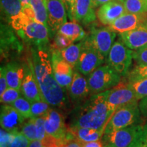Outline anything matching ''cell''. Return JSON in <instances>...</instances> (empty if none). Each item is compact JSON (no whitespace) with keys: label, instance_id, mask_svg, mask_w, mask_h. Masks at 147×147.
Listing matches in <instances>:
<instances>
[{"label":"cell","instance_id":"cell-19","mask_svg":"<svg viewBox=\"0 0 147 147\" xmlns=\"http://www.w3.org/2000/svg\"><path fill=\"white\" fill-rule=\"evenodd\" d=\"M67 92L71 100L76 103L82 102L91 95L87 79L76 69L74 72L72 81Z\"/></svg>","mask_w":147,"mask_h":147},{"label":"cell","instance_id":"cell-9","mask_svg":"<svg viewBox=\"0 0 147 147\" xmlns=\"http://www.w3.org/2000/svg\"><path fill=\"white\" fill-rule=\"evenodd\" d=\"M104 93L109 108L113 113L122 106L139 101L128 82H120L112 89L104 91Z\"/></svg>","mask_w":147,"mask_h":147},{"label":"cell","instance_id":"cell-48","mask_svg":"<svg viewBox=\"0 0 147 147\" xmlns=\"http://www.w3.org/2000/svg\"><path fill=\"white\" fill-rule=\"evenodd\" d=\"M20 1H21V3L22 5H23V6L28 5L29 4V3H30V0H20Z\"/></svg>","mask_w":147,"mask_h":147},{"label":"cell","instance_id":"cell-25","mask_svg":"<svg viewBox=\"0 0 147 147\" xmlns=\"http://www.w3.org/2000/svg\"><path fill=\"white\" fill-rule=\"evenodd\" d=\"M1 18L3 23L10 25L12 18L17 16L23 8L20 0H1Z\"/></svg>","mask_w":147,"mask_h":147},{"label":"cell","instance_id":"cell-47","mask_svg":"<svg viewBox=\"0 0 147 147\" xmlns=\"http://www.w3.org/2000/svg\"><path fill=\"white\" fill-rule=\"evenodd\" d=\"M28 147H44L42 140H35L30 141Z\"/></svg>","mask_w":147,"mask_h":147},{"label":"cell","instance_id":"cell-30","mask_svg":"<svg viewBox=\"0 0 147 147\" xmlns=\"http://www.w3.org/2000/svg\"><path fill=\"white\" fill-rule=\"evenodd\" d=\"M26 119L32 118V104L25 97H20L11 104Z\"/></svg>","mask_w":147,"mask_h":147},{"label":"cell","instance_id":"cell-21","mask_svg":"<svg viewBox=\"0 0 147 147\" xmlns=\"http://www.w3.org/2000/svg\"><path fill=\"white\" fill-rule=\"evenodd\" d=\"M97 15L91 0H77L74 21L83 26H88L96 21Z\"/></svg>","mask_w":147,"mask_h":147},{"label":"cell","instance_id":"cell-31","mask_svg":"<svg viewBox=\"0 0 147 147\" xmlns=\"http://www.w3.org/2000/svg\"><path fill=\"white\" fill-rule=\"evenodd\" d=\"M71 44H73V42L67 37L57 32L54 36L52 44L50 45V49L51 51H61Z\"/></svg>","mask_w":147,"mask_h":147},{"label":"cell","instance_id":"cell-50","mask_svg":"<svg viewBox=\"0 0 147 147\" xmlns=\"http://www.w3.org/2000/svg\"><path fill=\"white\" fill-rule=\"evenodd\" d=\"M53 147H59V146H53Z\"/></svg>","mask_w":147,"mask_h":147},{"label":"cell","instance_id":"cell-12","mask_svg":"<svg viewBox=\"0 0 147 147\" xmlns=\"http://www.w3.org/2000/svg\"><path fill=\"white\" fill-rule=\"evenodd\" d=\"M51 53L55 78L61 87L67 91L72 81L73 67L62 58L60 51H51Z\"/></svg>","mask_w":147,"mask_h":147},{"label":"cell","instance_id":"cell-13","mask_svg":"<svg viewBox=\"0 0 147 147\" xmlns=\"http://www.w3.org/2000/svg\"><path fill=\"white\" fill-rule=\"evenodd\" d=\"M48 27L51 38L67 22V12L62 0H47Z\"/></svg>","mask_w":147,"mask_h":147},{"label":"cell","instance_id":"cell-32","mask_svg":"<svg viewBox=\"0 0 147 147\" xmlns=\"http://www.w3.org/2000/svg\"><path fill=\"white\" fill-rule=\"evenodd\" d=\"M31 104H32V118L45 117L51 110L49 104L45 101L35 102L31 103Z\"/></svg>","mask_w":147,"mask_h":147},{"label":"cell","instance_id":"cell-29","mask_svg":"<svg viewBox=\"0 0 147 147\" xmlns=\"http://www.w3.org/2000/svg\"><path fill=\"white\" fill-rule=\"evenodd\" d=\"M127 82L135 93L138 100H140L147 96V78L138 79Z\"/></svg>","mask_w":147,"mask_h":147},{"label":"cell","instance_id":"cell-6","mask_svg":"<svg viewBox=\"0 0 147 147\" xmlns=\"http://www.w3.org/2000/svg\"><path fill=\"white\" fill-rule=\"evenodd\" d=\"M91 95L98 94L109 90L121 82V76L110 65H101L87 78Z\"/></svg>","mask_w":147,"mask_h":147},{"label":"cell","instance_id":"cell-38","mask_svg":"<svg viewBox=\"0 0 147 147\" xmlns=\"http://www.w3.org/2000/svg\"><path fill=\"white\" fill-rule=\"evenodd\" d=\"M36 121V125L37 128V140H42L47 136L46 132L45 123V117H38L34 118Z\"/></svg>","mask_w":147,"mask_h":147},{"label":"cell","instance_id":"cell-35","mask_svg":"<svg viewBox=\"0 0 147 147\" xmlns=\"http://www.w3.org/2000/svg\"><path fill=\"white\" fill-rule=\"evenodd\" d=\"M128 81L147 78V65H136L127 75Z\"/></svg>","mask_w":147,"mask_h":147},{"label":"cell","instance_id":"cell-27","mask_svg":"<svg viewBox=\"0 0 147 147\" xmlns=\"http://www.w3.org/2000/svg\"><path fill=\"white\" fill-rule=\"evenodd\" d=\"M29 4L34 10L36 21L48 27L47 0H30Z\"/></svg>","mask_w":147,"mask_h":147},{"label":"cell","instance_id":"cell-23","mask_svg":"<svg viewBox=\"0 0 147 147\" xmlns=\"http://www.w3.org/2000/svg\"><path fill=\"white\" fill-rule=\"evenodd\" d=\"M105 129L82 127H69L68 131L75 139L80 142H88L100 140L104 134Z\"/></svg>","mask_w":147,"mask_h":147},{"label":"cell","instance_id":"cell-11","mask_svg":"<svg viewBox=\"0 0 147 147\" xmlns=\"http://www.w3.org/2000/svg\"><path fill=\"white\" fill-rule=\"evenodd\" d=\"M10 24L1 23V56L2 59L13 58L21 54L23 44L16 37Z\"/></svg>","mask_w":147,"mask_h":147},{"label":"cell","instance_id":"cell-49","mask_svg":"<svg viewBox=\"0 0 147 147\" xmlns=\"http://www.w3.org/2000/svg\"><path fill=\"white\" fill-rule=\"evenodd\" d=\"M119 1H121V2H123V0H119Z\"/></svg>","mask_w":147,"mask_h":147},{"label":"cell","instance_id":"cell-39","mask_svg":"<svg viewBox=\"0 0 147 147\" xmlns=\"http://www.w3.org/2000/svg\"><path fill=\"white\" fill-rule=\"evenodd\" d=\"M67 12L68 18L71 21H74V13L77 0H62Z\"/></svg>","mask_w":147,"mask_h":147},{"label":"cell","instance_id":"cell-4","mask_svg":"<svg viewBox=\"0 0 147 147\" xmlns=\"http://www.w3.org/2000/svg\"><path fill=\"white\" fill-rule=\"evenodd\" d=\"M146 127V123L141 122L104 134L102 138L104 147H133L142 137Z\"/></svg>","mask_w":147,"mask_h":147},{"label":"cell","instance_id":"cell-8","mask_svg":"<svg viewBox=\"0 0 147 147\" xmlns=\"http://www.w3.org/2000/svg\"><path fill=\"white\" fill-rule=\"evenodd\" d=\"M82 42V49L75 69L88 76L104 63L105 58L90 44L87 37Z\"/></svg>","mask_w":147,"mask_h":147},{"label":"cell","instance_id":"cell-16","mask_svg":"<svg viewBox=\"0 0 147 147\" xmlns=\"http://www.w3.org/2000/svg\"><path fill=\"white\" fill-rule=\"evenodd\" d=\"M21 91L24 97H25L30 103L43 101L41 92L35 76L31 58L30 61L29 60L28 65L26 66L25 75L22 83Z\"/></svg>","mask_w":147,"mask_h":147},{"label":"cell","instance_id":"cell-45","mask_svg":"<svg viewBox=\"0 0 147 147\" xmlns=\"http://www.w3.org/2000/svg\"><path fill=\"white\" fill-rule=\"evenodd\" d=\"M80 143H81L82 147H104L102 141L101 140H97V141H93V142H80Z\"/></svg>","mask_w":147,"mask_h":147},{"label":"cell","instance_id":"cell-28","mask_svg":"<svg viewBox=\"0 0 147 147\" xmlns=\"http://www.w3.org/2000/svg\"><path fill=\"white\" fill-rule=\"evenodd\" d=\"M126 12L134 14L147 13V0H123Z\"/></svg>","mask_w":147,"mask_h":147},{"label":"cell","instance_id":"cell-1","mask_svg":"<svg viewBox=\"0 0 147 147\" xmlns=\"http://www.w3.org/2000/svg\"><path fill=\"white\" fill-rule=\"evenodd\" d=\"M30 58L42 100L53 107H63L66 100V91L55 78L50 47H31Z\"/></svg>","mask_w":147,"mask_h":147},{"label":"cell","instance_id":"cell-40","mask_svg":"<svg viewBox=\"0 0 147 147\" xmlns=\"http://www.w3.org/2000/svg\"><path fill=\"white\" fill-rule=\"evenodd\" d=\"M59 147H82L81 143L75 139L71 134L68 131L66 138L61 143Z\"/></svg>","mask_w":147,"mask_h":147},{"label":"cell","instance_id":"cell-15","mask_svg":"<svg viewBox=\"0 0 147 147\" xmlns=\"http://www.w3.org/2000/svg\"><path fill=\"white\" fill-rule=\"evenodd\" d=\"M45 126L47 134L57 139L61 143L68 134V127L65 125L63 116L55 109L51 108L45 116Z\"/></svg>","mask_w":147,"mask_h":147},{"label":"cell","instance_id":"cell-33","mask_svg":"<svg viewBox=\"0 0 147 147\" xmlns=\"http://www.w3.org/2000/svg\"><path fill=\"white\" fill-rule=\"evenodd\" d=\"M21 132L30 141L37 140V128L35 119H29V121L24 123L21 129Z\"/></svg>","mask_w":147,"mask_h":147},{"label":"cell","instance_id":"cell-44","mask_svg":"<svg viewBox=\"0 0 147 147\" xmlns=\"http://www.w3.org/2000/svg\"><path fill=\"white\" fill-rule=\"evenodd\" d=\"M133 147H147V123L145 131L142 137L134 144Z\"/></svg>","mask_w":147,"mask_h":147},{"label":"cell","instance_id":"cell-20","mask_svg":"<svg viewBox=\"0 0 147 147\" xmlns=\"http://www.w3.org/2000/svg\"><path fill=\"white\" fill-rule=\"evenodd\" d=\"M119 38L131 50L140 49L147 45V23L129 32L119 34Z\"/></svg>","mask_w":147,"mask_h":147},{"label":"cell","instance_id":"cell-46","mask_svg":"<svg viewBox=\"0 0 147 147\" xmlns=\"http://www.w3.org/2000/svg\"><path fill=\"white\" fill-rule=\"evenodd\" d=\"M112 1V0H91L92 3L95 8H99L101 5L104 4V3L108 2V1Z\"/></svg>","mask_w":147,"mask_h":147},{"label":"cell","instance_id":"cell-43","mask_svg":"<svg viewBox=\"0 0 147 147\" xmlns=\"http://www.w3.org/2000/svg\"><path fill=\"white\" fill-rule=\"evenodd\" d=\"M139 108L140 110L141 115L144 118L147 119V96L140 100Z\"/></svg>","mask_w":147,"mask_h":147},{"label":"cell","instance_id":"cell-18","mask_svg":"<svg viewBox=\"0 0 147 147\" xmlns=\"http://www.w3.org/2000/svg\"><path fill=\"white\" fill-rule=\"evenodd\" d=\"M125 12L123 3L119 0H112L99 7L96 15L102 25L108 26Z\"/></svg>","mask_w":147,"mask_h":147},{"label":"cell","instance_id":"cell-17","mask_svg":"<svg viewBox=\"0 0 147 147\" xmlns=\"http://www.w3.org/2000/svg\"><path fill=\"white\" fill-rule=\"evenodd\" d=\"M146 23L147 13L134 14L125 12L108 27L116 33L122 34Z\"/></svg>","mask_w":147,"mask_h":147},{"label":"cell","instance_id":"cell-22","mask_svg":"<svg viewBox=\"0 0 147 147\" xmlns=\"http://www.w3.org/2000/svg\"><path fill=\"white\" fill-rule=\"evenodd\" d=\"M5 67L8 87L21 91L26 67H23L16 61H10L5 65Z\"/></svg>","mask_w":147,"mask_h":147},{"label":"cell","instance_id":"cell-37","mask_svg":"<svg viewBox=\"0 0 147 147\" xmlns=\"http://www.w3.org/2000/svg\"><path fill=\"white\" fill-rule=\"evenodd\" d=\"M133 58L137 65H147V45L134 51Z\"/></svg>","mask_w":147,"mask_h":147},{"label":"cell","instance_id":"cell-14","mask_svg":"<svg viewBox=\"0 0 147 147\" xmlns=\"http://www.w3.org/2000/svg\"><path fill=\"white\" fill-rule=\"evenodd\" d=\"M25 117L11 104H4L1 106L0 124L1 127L10 134L21 131L25 123Z\"/></svg>","mask_w":147,"mask_h":147},{"label":"cell","instance_id":"cell-2","mask_svg":"<svg viewBox=\"0 0 147 147\" xmlns=\"http://www.w3.org/2000/svg\"><path fill=\"white\" fill-rule=\"evenodd\" d=\"M113 113L108 105L104 92L91 95V97L78 103L73 110L70 127L105 129Z\"/></svg>","mask_w":147,"mask_h":147},{"label":"cell","instance_id":"cell-10","mask_svg":"<svg viewBox=\"0 0 147 147\" xmlns=\"http://www.w3.org/2000/svg\"><path fill=\"white\" fill-rule=\"evenodd\" d=\"M116 36V32L108 27H95L93 25L91 27V33L87 37V39L106 59Z\"/></svg>","mask_w":147,"mask_h":147},{"label":"cell","instance_id":"cell-34","mask_svg":"<svg viewBox=\"0 0 147 147\" xmlns=\"http://www.w3.org/2000/svg\"><path fill=\"white\" fill-rule=\"evenodd\" d=\"M30 140L21 131L10 134L8 147H28Z\"/></svg>","mask_w":147,"mask_h":147},{"label":"cell","instance_id":"cell-3","mask_svg":"<svg viewBox=\"0 0 147 147\" xmlns=\"http://www.w3.org/2000/svg\"><path fill=\"white\" fill-rule=\"evenodd\" d=\"M10 25L24 43L31 47H49V28L38 21L30 4L23 6L21 12L12 18Z\"/></svg>","mask_w":147,"mask_h":147},{"label":"cell","instance_id":"cell-7","mask_svg":"<svg viewBox=\"0 0 147 147\" xmlns=\"http://www.w3.org/2000/svg\"><path fill=\"white\" fill-rule=\"evenodd\" d=\"M134 51L128 48L121 40L114 42L106 58L108 65L121 76H127L131 65Z\"/></svg>","mask_w":147,"mask_h":147},{"label":"cell","instance_id":"cell-36","mask_svg":"<svg viewBox=\"0 0 147 147\" xmlns=\"http://www.w3.org/2000/svg\"><path fill=\"white\" fill-rule=\"evenodd\" d=\"M21 91L13 88L8 87L1 95V103L4 104H12L21 97Z\"/></svg>","mask_w":147,"mask_h":147},{"label":"cell","instance_id":"cell-42","mask_svg":"<svg viewBox=\"0 0 147 147\" xmlns=\"http://www.w3.org/2000/svg\"><path fill=\"white\" fill-rule=\"evenodd\" d=\"M10 139V134L1 127V138H0V147H8Z\"/></svg>","mask_w":147,"mask_h":147},{"label":"cell","instance_id":"cell-5","mask_svg":"<svg viewBox=\"0 0 147 147\" xmlns=\"http://www.w3.org/2000/svg\"><path fill=\"white\" fill-rule=\"evenodd\" d=\"M139 102H135L117 109L106 125L104 134L141 123Z\"/></svg>","mask_w":147,"mask_h":147},{"label":"cell","instance_id":"cell-26","mask_svg":"<svg viewBox=\"0 0 147 147\" xmlns=\"http://www.w3.org/2000/svg\"><path fill=\"white\" fill-rule=\"evenodd\" d=\"M82 49V42L81 41L78 44H71L63 50L60 51L62 58L67 62L74 68L76 65L80 57V53Z\"/></svg>","mask_w":147,"mask_h":147},{"label":"cell","instance_id":"cell-41","mask_svg":"<svg viewBox=\"0 0 147 147\" xmlns=\"http://www.w3.org/2000/svg\"><path fill=\"white\" fill-rule=\"evenodd\" d=\"M8 82L6 78V70L4 66H1L0 69V95L3 94V93L8 88Z\"/></svg>","mask_w":147,"mask_h":147},{"label":"cell","instance_id":"cell-24","mask_svg":"<svg viewBox=\"0 0 147 147\" xmlns=\"http://www.w3.org/2000/svg\"><path fill=\"white\" fill-rule=\"evenodd\" d=\"M58 32L67 37L73 43L81 41L87 37V34L81 25L75 21L66 22L60 27Z\"/></svg>","mask_w":147,"mask_h":147}]
</instances>
